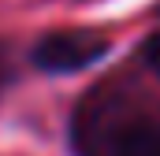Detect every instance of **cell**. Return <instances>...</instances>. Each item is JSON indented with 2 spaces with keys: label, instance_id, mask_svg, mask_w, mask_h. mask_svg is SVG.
Instances as JSON below:
<instances>
[{
  "label": "cell",
  "instance_id": "obj_1",
  "mask_svg": "<svg viewBox=\"0 0 160 156\" xmlns=\"http://www.w3.org/2000/svg\"><path fill=\"white\" fill-rule=\"evenodd\" d=\"M75 141L82 156H160V123L149 115H82Z\"/></svg>",
  "mask_w": 160,
  "mask_h": 156
},
{
  "label": "cell",
  "instance_id": "obj_2",
  "mask_svg": "<svg viewBox=\"0 0 160 156\" xmlns=\"http://www.w3.org/2000/svg\"><path fill=\"white\" fill-rule=\"evenodd\" d=\"M108 52V37L93 34V30H60L38 41L34 48V63L48 75H71L89 67L93 60H101Z\"/></svg>",
  "mask_w": 160,
  "mask_h": 156
},
{
  "label": "cell",
  "instance_id": "obj_3",
  "mask_svg": "<svg viewBox=\"0 0 160 156\" xmlns=\"http://www.w3.org/2000/svg\"><path fill=\"white\" fill-rule=\"evenodd\" d=\"M142 60H145V67L160 78V34H153V37L142 45Z\"/></svg>",
  "mask_w": 160,
  "mask_h": 156
}]
</instances>
